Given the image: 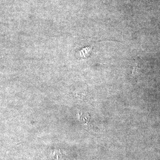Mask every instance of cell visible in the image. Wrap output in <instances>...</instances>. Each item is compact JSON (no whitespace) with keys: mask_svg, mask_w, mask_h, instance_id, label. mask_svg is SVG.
I'll return each mask as SVG.
<instances>
[{"mask_svg":"<svg viewBox=\"0 0 160 160\" xmlns=\"http://www.w3.org/2000/svg\"><path fill=\"white\" fill-rule=\"evenodd\" d=\"M92 47H86L85 49H83L81 52V56L84 57V58L88 57L90 55V52L92 51Z\"/></svg>","mask_w":160,"mask_h":160,"instance_id":"obj_2","label":"cell"},{"mask_svg":"<svg viewBox=\"0 0 160 160\" xmlns=\"http://www.w3.org/2000/svg\"><path fill=\"white\" fill-rule=\"evenodd\" d=\"M50 160H64V155L60 149H52L50 155Z\"/></svg>","mask_w":160,"mask_h":160,"instance_id":"obj_1","label":"cell"}]
</instances>
